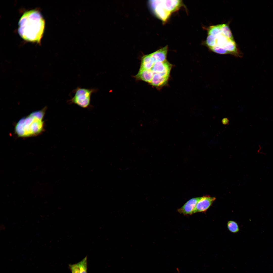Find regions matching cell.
Instances as JSON below:
<instances>
[{
	"mask_svg": "<svg viewBox=\"0 0 273 273\" xmlns=\"http://www.w3.org/2000/svg\"><path fill=\"white\" fill-rule=\"evenodd\" d=\"M212 51L219 54H229L228 52L223 47L215 46L210 49Z\"/></svg>",
	"mask_w": 273,
	"mask_h": 273,
	"instance_id": "16",
	"label": "cell"
},
{
	"mask_svg": "<svg viewBox=\"0 0 273 273\" xmlns=\"http://www.w3.org/2000/svg\"><path fill=\"white\" fill-rule=\"evenodd\" d=\"M215 37L216 38V41L215 45L223 47L229 39L222 33Z\"/></svg>",
	"mask_w": 273,
	"mask_h": 273,
	"instance_id": "12",
	"label": "cell"
},
{
	"mask_svg": "<svg viewBox=\"0 0 273 273\" xmlns=\"http://www.w3.org/2000/svg\"><path fill=\"white\" fill-rule=\"evenodd\" d=\"M228 120L227 119L225 118L224 119H223L222 120V122L223 123L225 124H227L228 123Z\"/></svg>",
	"mask_w": 273,
	"mask_h": 273,
	"instance_id": "17",
	"label": "cell"
},
{
	"mask_svg": "<svg viewBox=\"0 0 273 273\" xmlns=\"http://www.w3.org/2000/svg\"><path fill=\"white\" fill-rule=\"evenodd\" d=\"M202 197L193 198L188 201L181 208L177 210L180 214L185 215H190L193 212L198 202Z\"/></svg>",
	"mask_w": 273,
	"mask_h": 273,
	"instance_id": "6",
	"label": "cell"
},
{
	"mask_svg": "<svg viewBox=\"0 0 273 273\" xmlns=\"http://www.w3.org/2000/svg\"><path fill=\"white\" fill-rule=\"evenodd\" d=\"M227 226L228 230L231 232L235 233L239 231V228L237 223L232 220L228 221L227 224Z\"/></svg>",
	"mask_w": 273,
	"mask_h": 273,
	"instance_id": "14",
	"label": "cell"
},
{
	"mask_svg": "<svg viewBox=\"0 0 273 273\" xmlns=\"http://www.w3.org/2000/svg\"><path fill=\"white\" fill-rule=\"evenodd\" d=\"M216 38L213 35H208L206 41V44L210 49L216 44Z\"/></svg>",
	"mask_w": 273,
	"mask_h": 273,
	"instance_id": "15",
	"label": "cell"
},
{
	"mask_svg": "<svg viewBox=\"0 0 273 273\" xmlns=\"http://www.w3.org/2000/svg\"><path fill=\"white\" fill-rule=\"evenodd\" d=\"M168 47L166 46L151 53L154 60L156 62H163L166 60Z\"/></svg>",
	"mask_w": 273,
	"mask_h": 273,
	"instance_id": "9",
	"label": "cell"
},
{
	"mask_svg": "<svg viewBox=\"0 0 273 273\" xmlns=\"http://www.w3.org/2000/svg\"><path fill=\"white\" fill-rule=\"evenodd\" d=\"M45 20L40 12L33 10L25 12L18 22V31L24 40L40 42L44 31Z\"/></svg>",
	"mask_w": 273,
	"mask_h": 273,
	"instance_id": "1",
	"label": "cell"
},
{
	"mask_svg": "<svg viewBox=\"0 0 273 273\" xmlns=\"http://www.w3.org/2000/svg\"><path fill=\"white\" fill-rule=\"evenodd\" d=\"M154 61L152 66L150 70L144 71L150 72L152 74L153 76L155 74L159 73L169 77L172 67V65L167 60L163 62H156Z\"/></svg>",
	"mask_w": 273,
	"mask_h": 273,
	"instance_id": "4",
	"label": "cell"
},
{
	"mask_svg": "<svg viewBox=\"0 0 273 273\" xmlns=\"http://www.w3.org/2000/svg\"><path fill=\"white\" fill-rule=\"evenodd\" d=\"M169 77L161 74H155L153 75L149 84L155 87H161L167 82Z\"/></svg>",
	"mask_w": 273,
	"mask_h": 273,
	"instance_id": "8",
	"label": "cell"
},
{
	"mask_svg": "<svg viewBox=\"0 0 273 273\" xmlns=\"http://www.w3.org/2000/svg\"><path fill=\"white\" fill-rule=\"evenodd\" d=\"M216 198L215 197L206 196L202 197L197 203L193 214L206 211L212 205Z\"/></svg>",
	"mask_w": 273,
	"mask_h": 273,
	"instance_id": "5",
	"label": "cell"
},
{
	"mask_svg": "<svg viewBox=\"0 0 273 273\" xmlns=\"http://www.w3.org/2000/svg\"><path fill=\"white\" fill-rule=\"evenodd\" d=\"M223 48L229 54L234 55L237 57H241V55L238 50L236 43L234 39H229Z\"/></svg>",
	"mask_w": 273,
	"mask_h": 273,
	"instance_id": "10",
	"label": "cell"
},
{
	"mask_svg": "<svg viewBox=\"0 0 273 273\" xmlns=\"http://www.w3.org/2000/svg\"><path fill=\"white\" fill-rule=\"evenodd\" d=\"M46 108L34 112L21 119L15 127V131L17 135L23 137L32 136L42 131L44 124L42 120Z\"/></svg>",
	"mask_w": 273,
	"mask_h": 273,
	"instance_id": "2",
	"label": "cell"
},
{
	"mask_svg": "<svg viewBox=\"0 0 273 273\" xmlns=\"http://www.w3.org/2000/svg\"><path fill=\"white\" fill-rule=\"evenodd\" d=\"M208 30V35H212L215 36L221 33L220 25L211 26L209 27Z\"/></svg>",
	"mask_w": 273,
	"mask_h": 273,
	"instance_id": "13",
	"label": "cell"
},
{
	"mask_svg": "<svg viewBox=\"0 0 273 273\" xmlns=\"http://www.w3.org/2000/svg\"><path fill=\"white\" fill-rule=\"evenodd\" d=\"M69 267L72 273H87V257L77 263L70 265Z\"/></svg>",
	"mask_w": 273,
	"mask_h": 273,
	"instance_id": "7",
	"label": "cell"
},
{
	"mask_svg": "<svg viewBox=\"0 0 273 273\" xmlns=\"http://www.w3.org/2000/svg\"><path fill=\"white\" fill-rule=\"evenodd\" d=\"M221 33L227 38L233 40V37L231 30L228 25L226 24H220Z\"/></svg>",
	"mask_w": 273,
	"mask_h": 273,
	"instance_id": "11",
	"label": "cell"
},
{
	"mask_svg": "<svg viewBox=\"0 0 273 273\" xmlns=\"http://www.w3.org/2000/svg\"><path fill=\"white\" fill-rule=\"evenodd\" d=\"M97 89L95 88H87L78 87L72 91L73 96L67 101L69 104H74L84 108L91 106V96Z\"/></svg>",
	"mask_w": 273,
	"mask_h": 273,
	"instance_id": "3",
	"label": "cell"
}]
</instances>
